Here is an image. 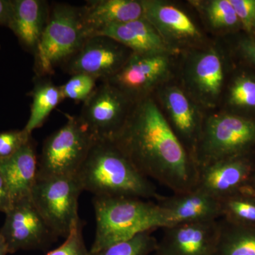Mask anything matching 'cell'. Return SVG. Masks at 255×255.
Wrapping results in <instances>:
<instances>
[{"label":"cell","mask_w":255,"mask_h":255,"mask_svg":"<svg viewBox=\"0 0 255 255\" xmlns=\"http://www.w3.org/2000/svg\"><path fill=\"white\" fill-rule=\"evenodd\" d=\"M80 10L87 38L111 26L144 17L142 0H90Z\"/></svg>","instance_id":"cell-17"},{"label":"cell","mask_w":255,"mask_h":255,"mask_svg":"<svg viewBox=\"0 0 255 255\" xmlns=\"http://www.w3.org/2000/svg\"><path fill=\"white\" fill-rule=\"evenodd\" d=\"M255 153V118L225 112L204 119L194 158L198 167Z\"/></svg>","instance_id":"cell-4"},{"label":"cell","mask_w":255,"mask_h":255,"mask_svg":"<svg viewBox=\"0 0 255 255\" xmlns=\"http://www.w3.org/2000/svg\"><path fill=\"white\" fill-rule=\"evenodd\" d=\"M142 4L144 18L169 46L170 43H188L201 38L200 31L192 20L177 6L155 0H142Z\"/></svg>","instance_id":"cell-18"},{"label":"cell","mask_w":255,"mask_h":255,"mask_svg":"<svg viewBox=\"0 0 255 255\" xmlns=\"http://www.w3.org/2000/svg\"><path fill=\"white\" fill-rule=\"evenodd\" d=\"M151 255H157V253H154L153 254H152Z\"/></svg>","instance_id":"cell-37"},{"label":"cell","mask_w":255,"mask_h":255,"mask_svg":"<svg viewBox=\"0 0 255 255\" xmlns=\"http://www.w3.org/2000/svg\"><path fill=\"white\" fill-rule=\"evenodd\" d=\"M97 80L86 74H75L60 86L64 100L85 102L95 90Z\"/></svg>","instance_id":"cell-28"},{"label":"cell","mask_w":255,"mask_h":255,"mask_svg":"<svg viewBox=\"0 0 255 255\" xmlns=\"http://www.w3.org/2000/svg\"><path fill=\"white\" fill-rule=\"evenodd\" d=\"M12 204L9 190L2 174L0 172V213L5 214Z\"/></svg>","instance_id":"cell-34"},{"label":"cell","mask_w":255,"mask_h":255,"mask_svg":"<svg viewBox=\"0 0 255 255\" xmlns=\"http://www.w3.org/2000/svg\"><path fill=\"white\" fill-rule=\"evenodd\" d=\"M157 243L158 241L153 236V231H148L96 253H90V255H151L157 250Z\"/></svg>","instance_id":"cell-26"},{"label":"cell","mask_w":255,"mask_h":255,"mask_svg":"<svg viewBox=\"0 0 255 255\" xmlns=\"http://www.w3.org/2000/svg\"><path fill=\"white\" fill-rule=\"evenodd\" d=\"M155 252L159 255H214L219 221L182 223L164 228Z\"/></svg>","instance_id":"cell-13"},{"label":"cell","mask_w":255,"mask_h":255,"mask_svg":"<svg viewBox=\"0 0 255 255\" xmlns=\"http://www.w3.org/2000/svg\"><path fill=\"white\" fill-rule=\"evenodd\" d=\"M132 54L131 50L110 37L96 35L87 38L62 66L70 75L86 74L105 82L118 73Z\"/></svg>","instance_id":"cell-10"},{"label":"cell","mask_w":255,"mask_h":255,"mask_svg":"<svg viewBox=\"0 0 255 255\" xmlns=\"http://www.w3.org/2000/svg\"><path fill=\"white\" fill-rule=\"evenodd\" d=\"M83 221H80L73 228L61 246L46 255H90L83 238Z\"/></svg>","instance_id":"cell-29"},{"label":"cell","mask_w":255,"mask_h":255,"mask_svg":"<svg viewBox=\"0 0 255 255\" xmlns=\"http://www.w3.org/2000/svg\"><path fill=\"white\" fill-rule=\"evenodd\" d=\"M219 201L221 219L236 226L255 228L254 190L237 193Z\"/></svg>","instance_id":"cell-25"},{"label":"cell","mask_w":255,"mask_h":255,"mask_svg":"<svg viewBox=\"0 0 255 255\" xmlns=\"http://www.w3.org/2000/svg\"><path fill=\"white\" fill-rule=\"evenodd\" d=\"M82 191L77 175L37 178L31 199L56 237L66 238L81 221L78 205Z\"/></svg>","instance_id":"cell-7"},{"label":"cell","mask_w":255,"mask_h":255,"mask_svg":"<svg viewBox=\"0 0 255 255\" xmlns=\"http://www.w3.org/2000/svg\"><path fill=\"white\" fill-rule=\"evenodd\" d=\"M235 50L240 59L255 72V35L246 33L240 36L236 41Z\"/></svg>","instance_id":"cell-32"},{"label":"cell","mask_w":255,"mask_h":255,"mask_svg":"<svg viewBox=\"0 0 255 255\" xmlns=\"http://www.w3.org/2000/svg\"><path fill=\"white\" fill-rule=\"evenodd\" d=\"M29 95L32 97L31 112L23 129L28 134L39 128L48 116L64 100L60 86H56L49 79L37 77Z\"/></svg>","instance_id":"cell-22"},{"label":"cell","mask_w":255,"mask_h":255,"mask_svg":"<svg viewBox=\"0 0 255 255\" xmlns=\"http://www.w3.org/2000/svg\"><path fill=\"white\" fill-rule=\"evenodd\" d=\"M77 177L83 191L94 196H129L156 201L162 196L113 140H95Z\"/></svg>","instance_id":"cell-2"},{"label":"cell","mask_w":255,"mask_h":255,"mask_svg":"<svg viewBox=\"0 0 255 255\" xmlns=\"http://www.w3.org/2000/svg\"><path fill=\"white\" fill-rule=\"evenodd\" d=\"M96 35L110 37L135 54H170L171 47L144 17L111 26Z\"/></svg>","instance_id":"cell-19"},{"label":"cell","mask_w":255,"mask_h":255,"mask_svg":"<svg viewBox=\"0 0 255 255\" xmlns=\"http://www.w3.org/2000/svg\"><path fill=\"white\" fill-rule=\"evenodd\" d=\"M95 140L78 117H68L65 125L45 139L37 178L77 175Z\"/></svg>","instance_id":"cell-6"},{"label":"cell","mask_w":255,"mask_h":255,"mask_svg":"<svg viewBox=\"0 0 255 255\" xmlns=\"http://www.w3.org/2000/svg\"><path fill=\"white\" fill-rule=\"evenodd\" d=\"M160 99L165 108L167 122L194 158L204 119L198 112L193 100L177 86L164 87L160 92Z\"/></svg>","instance_id":"cell-15"},{"label":"cell","mask_w":255,"mask_h":255,"mask_svg":"<svg viewBox=\"0 0 255 255\" xmlns=\"http://www.w3.org/2000/svg\"><path fill=\"white\" fill-rule=\"evenodd\" d=\"M4 214L0 236L9 254L19 251H44L58 240L32 202L31 196L12 203Z\"/></svg>","instance_id":"cell-9"},{"label":"cell","mask_w":255,"mask_h":255,"mask_svg":"<svg viewBox=\"0 0 255 255\" xmlns=\"http://www.w3.org/2000/svg\"><path fill=\"white\" fill-rule=\"evenodd\" d=\"M253 189H254L255 194V172L254 178H253Z\"/></svg>","instance_id":"cell-36"},{"label":"cell","mask_w":255,"mask_h":255,"mask_svg":"<svg viewBox=\"0 0 255 255\" xmlns=\"http://www.w3.org/2000/svg\"><path fill=\"white\" fill-rule=\"evenodd\" d=\"M229 1L246 33L255 35V0Z\"/></svg>","instance_id":"cell-31"},{"label":"cell","mask_w":255,"mask_h":255,"mask_svg":"<svg viewBox=\"0 0 255 255\" xmlns=\"http://www.w3.org/2000/svg\"><path fill=\"white\" fill-rule=\"evenodd\" d=\"M157 203L165 213L169 226L221 219L219 199L197 188L182 194L162 196Z\"/></svg>","instance_id":"cell-16"},{"label":"cell","mask_w":255,"mask_h":255,"mask_svg":"<svg viewBox=\"0 0 255 255\" xmlns=\"http://www.w3.org/2000/svg\"><path fill=\"white\" fill-rule=\"evenodd\" d=\"M214 255H255V228L242 227L221 219Z\"/></svg>","instance_id":"cell-24"},{"label":"cell","mask_w":255,"mask_h":255,"mask_svg":"<svg viewBox=\"0 0 255 255\" xmlns=\"http://www.w3.org/2000/svg\"><path fill=\"white\" fill-rule=\"evenodd\" d=\"M228 112L255 118V72L239 70L230 82L226 95Z\"/></svg>","instance_id":"cell-23"},{"label":"cell","mask_w":255,"mask_h":255,"mask_svg":"<svg viewBox=\"0 0 255 255\" xmlns=\"http://www.w3.org/2000/svg\"><path fill=\"white\" fill-rule=\"evenodd\" d=\"M0 172L12 203L31 196L38 174L36 145L32 137L14 155L0 159Z\"/></svg>","instance_id":"cell-20"},{"label":"cell","mask_w":255,"mask_h":255,"mask_svg":"<svg viewBox=\"0 0 255 255\" xmlns=\"http://www.w3.org/2000/svg\"><path fill=\"white\" fill-rule=\"evenodd\" d=\"M204 10L208 21L215 29L226 31H237L243 29L229 0L209 1L206 3Z\"/></svg>","instance_id":"cell-27"},{"label":"cell","mask_w":255,"mask_h":255,"mask_svg":"<svg viewBox=\"0 0 255 255\" xmlns=\"http://www.w3.org/2000/svg\"><path fill=\"white\" fill-rule=\"evenodd\" d=\"M169 55L132 53L123 68L105 82L112 84L136 102L150 96L152 89L167 78L171 67Z\"/></svg>","instance_id":"cell-12"},{"label":"cell","mask_w":255,"mask_h":255,"mask_svg":"<svg viewBox=\"0 0 255 255\" xmlns=\"http://www.w3.org/2000/svg\"><path fill=\"white\" fill-rule=\"evenodd\" d=\"M92 204L96 231L91 253L140 233L169 226L163 209L152 201L129 196H94Z\"/></svg>","instance_id":"cell-3"},{"label":"cell","mask_w":255,"mask_h":255,"mask_svg":"<svg viewBox=\"0 0 255 255\" xmlns=\"http://www.w3.org/2000/svg\"><path fill=\"white\" fill-rule=\"evenodd\" d=\"M86 38L80 7L54 3L33 55L38 76L53 73L56 67L63 65L81 48Z\"/></svg>","instance_id":"cell-5"},{"label":"cell","mask_w":255,"mask_h":255,"mask_svg":"<svg viewBox=\"0 0 255 255\" xmlns=\"http://www.w3.org/2000/svg\"><path fill=\"white\" fill-rule=\"evenodd\" d=\"M13 0H0V26L9 28L13 16Z\"/></svg>","instance_id":"cell-33"},{"label":"cell","mask_w":255,"mask_h":255,"mask_svg":"<svg viewBox=\"0 0 255 255\" xmlns=\"http://www.w3.org/2000/svg\"><path fill=\"white\" fill-rule=\"evenodd\" d=\"M113 141L140 174L174 194L196 187L199 167L195 160L150 96L135 102Z\"/></svg>","instance_id":"cell-1"},{"label":"cell","mask_w":255,"mask_h":255,"mask_svg":"<svg viewBox=\"0 0 255 255\" xmlns=\"http://www.w3.org/2000/svg\"><path fill=\"white\" fill-rule=\"evenodd\" d=\"M13 5L9 29L21 46L34 55L49 17V4L44 0H13Z\"/></svg>","instance_id":"cell-21"},{"label":"cell","mask_w":255,"mask_h":255,"mask_svg":"<svg viewBox=\"0 0 255 255\" xmlns=\"http://www.w3.org/2000/svg\"><path fill=\"white\" fill-rule=\"evenodd\" d=\"M135 104L112 84L102 82L84 102L78 117L96 140H113L127 123Z\"/></svg>","instance_id":"cell-8"},{"label":"cell","mask_w":255,"mask_h":255,"mask_svg":"<svg viewBox=\"0 0 255 255\" xmlns=\"http://www.w3.org/2000/svg\"><path fill=\"white\" fill-rule=\"evenodd\" d=\"M31 137L23 128L0 132V159L14 155Z\"/></svg>","instance_id":"cell-30"},{"label":"cell","mask_w":255,"mask_h":255,"mask_svg":"<svg viewBox=\"0 0 255 255\" xmlns=\"http://www.w3.org/2000/svg\"><path fill=\"white\" fill-rule=\"evenodd\" d=\"M7 254H9V253H8L7 248H6L4 240H3V238L0 236V255H6Z\"/></svg>","instance_id":"cell-35"},{"label":"cell","mask_w":255,"mask_h":255,"mask_svg":"<svg viewBox=\"0 0 255 255\" xmlns=\"http://www.w3.org/2000/svg\"><path fill=\"white\" fill-rule=\"evenodd\" d=\"M218 50L209 48L195 53L187 65L186 85L197 102L207 107H214L225 84V64Z\"/></svg>","instance_id":"cell-14"},{"label":"cell","mask_w":255,"mask_h":255,"mask_svg":"<svg viewBox=\"0 0 255 255\" xmlns=\"http://www.w3.org/2000/svg\"><path fill=\"white\" fill-rule=\"evenodd\" d=\"M255 153L219 159L199 167L197 189L218 199L253 191Z\"/></svg>","instance_id":"cell-11"}]
</instances>
